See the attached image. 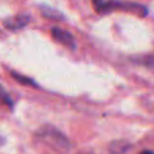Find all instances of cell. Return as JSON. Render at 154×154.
I'll use <instances>...</instances> for the list:
<instances>
[{
	"label": "cell",
	"instance_id": "obj_4",
	"mask_svg": "<svg viewBox=\"0 0 154 154\" xmlns=\"http://www.w3.org/2000/svg\"><path fill=\"white\" fill-rule=\"evenodd\" d=\"M0 101H2V103H4V104H7L8 107L12 106V101H11L10 95H8V93L5 92L4 89H3L2 85H0Z\"/></svg>",
	"mask_w": 154,
	"mask_h": 154
},
{
	"label": "cell",
	"instance_id": "obj_1",
	"mask_svg": "<svg viewBox=\"0 0 154 154\" xmlns=\"http://www.w3.org/2000/svg\"><path fill=\"white\" fill-rule=\"evenodd\" d=\"M38 137L43 139L46 143H49V146H53L57 150H65L69 147V142L65 138V135H62V133H60L58 130L50 127V126H45V127L41 128Z\"/></svg>",
	"mask_w": 154,
	"mask_h": 154
},
{
	"label": "cell",
	"instance_id": "obj_3",
	"mask_svg": "<svg viewBox=\"0 0 154 154\" xmlns=\"http://www.w3.org/2000/svg\"><path fill=\"white\" fill-rule=\"evenodd\" d=\"M27 22H29L27 16H16V18L10 19V22H5V26L10 29H19V27H23Z\"/></svg>",
	"mask_w": 154,
	"mask_h": 154
},
{
	"label": "cell",
	"instance_id": "obj_2",
	"mask_svg": "<svg viewBox=\"0 0 154 154\" xmlns=\"http://www.w3.org/2000/svg\"><path fill=\"white\" fill-rule=\"evenodd\" d=\"M51 37L60 43H64L65 46H69V48H75V41L73 37L69 34L68 31L61 29H53L51 30Z\"/></svg>",
	"mask_w": 154,
	"mask_h": 154
},
{
	"label": "cell",
	"instance_id": "obj_5",
	"mask_svg": "<svg viewBox=\"0 0 154 154\" xmlns=\"http://www.w3.org/2000/svg\"><path fill=\"white\" fill-rule=\"evenodd\" d=\"M141 154H154L153 152H150V150H146V152H142Z\"/></svg>",
	"mask_w": 154,
	"mask_h": 154
}]
</instances>
